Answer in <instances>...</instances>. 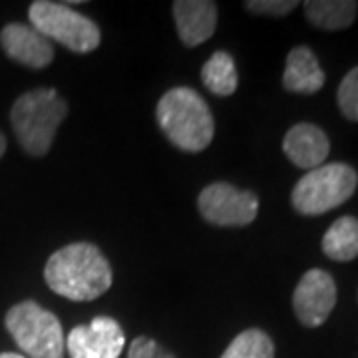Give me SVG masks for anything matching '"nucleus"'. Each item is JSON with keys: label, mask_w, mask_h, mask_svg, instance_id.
I'll return each instance as SVG.
<instances>
[{"label": "nucleus", "mask_w": 358, "mask_h": 358, "mask_svg": "<svg viewBox=\"0 0 358 358\" xmlns=\"http://www.w3.org/2000/svg\"><path fill=\"white\" fill-rule=\"evenodd\" d=\"M201 80L205 88L215 96H231L239 84L233 58L227 52H215L201 68Z\"/></svg>", "instance_id": "dca6fc26"}, {"label": "nucleus", "mask_w": 358, "mask_h": 358, "mask_svg": "<svg viewBox=\"0 0 358 358\" xmlns=\"http://www.w3.org/2000/svg\"><path fill=\"white\" fill-rule=\"evenodd\" d=\"M4 152H6V138H4L2 131H0V157L4 155Z\"/></svg>", "instance_id": "412c9836"}, {"label": "nucleus", "mask_w": 358, "mask_h": 358, "mask_svg": "<svg viewBox=\"0 0 358 358\" xmlns=\"http://www.w3.org/2000/svg\"><path fill=\"white\" fill-rule=\"evenodd\" d=\"M173 16L181 42L195 48L213 36L217 26V4L209 0H178L173 2Z\"/></svg>", "instance_id": "f8f14e48"}, {"label": "nucleus", "mask_w": 358, "mask_h": 358, "mask_svg": "<svg viewBox=\"0 0 358 358\" xmlns=\"http://www.w3.org/2000/svg\"><path fill=\"white\" fill-rule=\"evenodd\" d=\"M66 114L68 103L56 90L36 88L13 103L10 124L24 152L40 157L48 154Z\"/></svg>", "instance_id": "7ed1b4c3"}, {"label": "nucleus", "mask_w": 358, "mask_h": 358, "mask_svg": "<svg viewBox=\"0 0 358 358\" xmlns=\"http://www.w3.org/2000/svg\"><path fill=\"white\" fill-rule=\"evenodd\" d=\"M28 18L32 28H36L42 36L60 42L68 50L86 54L100 46V28L84 14L72 10L68 4L36 0L30 4Z\"/></svg>", "instance_id": "423d86ee"}, {"label": "nucleus", "mask_w": 358, "mask_h": 358, "mask_svg": "<svg viewBox=\"0 0 358 358\" xmlns=\"http://www.w3.org/2000/svg\"><path fill=\"white\" fill-rule=\"evenodd\" d=\"M221 358H275V345L265 331L247 329L233 338Z\"/></svg>", "instance_id": "f3484780"}, {"label": "nucleus", "mask_w": 358, "mask_h": 358, "mask_svg": "<svg viewBox=\"0 0 358 358\" xmlns=\"http://www.w3.org/2000/svg\"><path fill=\"white\" fill-rule=\"evenodd\" d=\"M0 44L13 60L34 70L46 68L54 60L50 40L28 24L13 22L4 26L0 32Z\"/></svg>", "instance_id": "9d476101"}, {"label": "nucleus", "mask_w": 358, "mask_h": 358, "mask_svg": "<svg viewBox=\"0 0 358 358\" xmlns=\"http://www.w3.org/2000/svg\"><path fill=\"white\" fill-rule=\"evenodd\" d=\"M124 345L126 334L110 317H96L90 324L74 327L66 341L70 358H120Z\"/></svg>", "instance_id": "1a4fd4ad"}, {"label": "nucleus", "mask_w": 358, "mask_h": 358, "mask_svg": "<svg viewBox=\"0 0 358 358\" xmlns=\"http://www.w3.org/2000/svg\"><path fill=\"white\" fill-rule=\"evenodd\" d=\"M322 253L338 263H348L357 259L358 219L350 215L336 219L322 237Z\"/></svg>", "instance_id": "2eb2a0df"}, {"label": "nucleus", "mask_w": 358, "mask_h": 358, "mask_svg": "<svg viewBox=\"0 0 358 358\" xmlns=\"http://www.w3.org/2000/svg\"><path fill=\"white\" fill-rule=\"evenodd\" d=\"M0 358H24L22 355H16V352H2Z\"/></svg>", "instance_id": "4be33fe9"}, {"label": "nucleus", "mask_w": 358, "mask_h": 358, "mask_svg": "<svg viewBox=\"0 0 358 358\" xmlns=\"http://www.w3.org/2000/svg\"><path fill=\"white\" fill-rule=\"evenodd\" d=\"M157 124L183 152H203L213 140L215 124L203 98L192 88H173L157 103Z\"/></svg>", "instance_id": "f03ea898"}, {"label": "nucleus", "mask_w": 358, "mask_h": 358, "mask_svg": "<svg viewBox=\"0 0 358 358\" xmlns=\"http://www.w3.org/2000/svg\"><path fill=\"white\" fill-rule=\"evenodd\" d=\"M6 331L28 358H62L66 338L58 317L34 301H22L6 313Z\"/></svg>", "instance_id": "20e7f679"}, {"label": "nucleus", "mask_w": 358, "mask_h": 358, "mask_svg": "<svg viewBox=\"0 0 358 358\" xmlns=\"http://www.w3.org/2000/svg\"><path fill=\"white\" fill-rule=\"evenodd\" d=\"M336 305L334 279L322 268L307 271L293 293V308L296 319L308 329H317L331 317Z\"/></svg>", "instance_id": "6e6552de"}, {"label": "nucleus", "mask_w": 358, "mask_h": 358, "mask_svg": "<svg viewBox=\"0 0 358 358\" xmlns=\"http://www.w3.org/2000/svg\"><path fill=\"white\" fill-rule=\"evenodd\" d=\"M336 102L346 120L358 122V66L343 78L336 92Z\"/></svg>", "instance_id": "a211bd4d"}, {"label": "nucleus", "mask_w": 358, "mask_h": 358, "mask_svg": "<svg viewBox=\"0 0 358 358\" xmlns=\"http://www.w3.org/2000/svg\"><path fill=\"white\" fill-rule=\"evenodd\" d=\"M282 86L293 94H317L324 86V72L317 56L307 46H296L289 52Z\"/></svg>", "instance_id": "ddd939ff"}, {"label": "nucleus", "mask_w": 358, "mask_h": 358, "mask_svg": "<svg viewBox=\"0 0 358 358\" xmlns=\"http://www.w3.org/2000/svg\"><path fill=\"white\" fill-rule=\"evenodd\" d=\"M128 358H176L167 348L157 345L155 341L148 336H138L131 345H129Z\"/></svg>", "instance_id": "aec40b11"}, {"label": "nucleus", "mask_w": 358, "mask_h": 358, "mask_svg": "<svg viewBox=\"0 0 358 358\" xmlns=\"http://www.w3.org/2000/svg\"><path fill=\"white\" fill-rule=\"evenodd\" d=\"M299 6L296 0H249L245 2V8L253 14L265 16H287Z\"/></svg>", "instance_id": "6ab92c4d"}, {"label": "nucleus", "mask_w": 358, "mask_h": 358, "mask_svg": "<svg viewBox=\"0 0 358 358\" xmlns=\"http://www.w3.org/2000/svg\"><path fill=\"white\" fill-rule=\"evenodd\" d=\"M358 4L352 0H308L305 2V16L319 30H345L355 22Z\"/></svg>", "instance_id": "4468645a"}, {"label": "nucleus", "mask_w": 358, "mask_h": 358, "mask_svg": "<svg viewBox=\"0 0 358 358\" xmlns=\"http://www.w3.org/2000/svg\"><path fill=\"white\" fill-rule=\"evenodd\" d=\"M44 279L64 299L94 301L112 287V267L96 245L72 243L48 259Z\"/></svg>", "instance_id": "f257e3e1"}, {"label": "nucleus", "mask_w": 358, "mask_h": 358, "mask_svg": "<svg viewBox=\"0 0 358 358\" xmlns=\"http://www.w3.org/2000/svg\"><path fill=\"white\" fill-rule=\"evenodd\" d=\"M199 211L219 227H243L259 213V197L253 192L237 189L229 183H211L199 193Z\"/></svg>", "instance_id": "0eeeda50"}, {"label": "nucleus", "mask_w": 358, "mask_h": 358, "mask_svg": "<svg viewBox=\"0 0 358 358\" xmlns=\"http://www.w3.org/2000/svg\"><path fill=\"white\" fill-rule=\"evenodd\" d=\"M282 152L291 164L310 171L324 166V159L331 152V141L319 126L296 124L287 131L282 140Z\"/></svg>", "instance_id": "9b49d317"}, {"label": "nucleus", "mask_w": 358, "mask_h": 358, "mask_svg": "<svg viewBox=\"0 0 358 358\" xmlns=\"http://www.w3.org/2000/svg\"><path fill=\"white\" fill-rule=\"evenodd\" d=\"M358 173L348 164H327L296 181L291 203L301 215H322L343 205L357 192Z\"/></svg>", "instance_id": "39448f33"}]
</instances>
